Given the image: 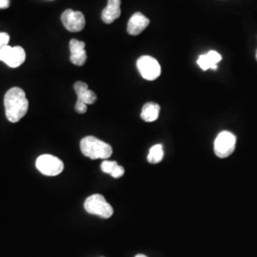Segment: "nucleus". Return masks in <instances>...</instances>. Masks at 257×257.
<instances>
[{
	"label": "nucleus",
	"instance_id": "nucleus-1",
	"mask_svg": "<svg viewBox=\"0 0 257 257\" xmlns=\"http://www.w3.org/2000/svg\"><path fill=\"white\" fill-rule=\"evenodd\" d=\"M4 107L7 119L12 123H17L22 119L29 109L26 93L19 87L10 89L4 96Z\"/></svg>",
	"mask_w": 257,
	"mask_h": 257
},
{
	"label": "nucleus",
	"instance_id": "nucleus-2",
	"mask_svg": "<svg viewBox=\"0 0 257 257\" xmlns=\"http://www.w3.org/2000/svg\"><path fill=\"white\" fill-rule=\"evenodd\" d=\"M80 150L85 156L91 159H108L112 154V149L104 141L94 137H86L80 141Z\"/></svg>",
	"mask_w": 257,
	"mask_h": 257
},
{
	"label": "nucleus",
	"instance_id": "nucleus-3",
	"mask_svg": "<svg viewBox=\"0 0 257 257\" xmlns=\"http://www.w3.org/2000/svg\"><path fill=\"white\" fill-rule=\"evenodd\" d=\"M85 211L90 214L100 216L102 218L108 219L113 214V209L110 204L106 201L102 194H92L89 196L84 203Z\"/></svg>",
	"mask_w": 257,
	"mask_h": 257
},
{
	"label": "nucleus",
	"instance_id": "nucleus-4",
	"mask_svg": "<svg viewBox=\"0 0 257 257\" xmlns=\"http://www.w3.org/2000/svg\"><path fill=\"white\" fill-rule=\"evenodd\" d=\"M37 170L47 176H55L61 174L64 169L63 162L56 156L51 155H42L39 156L36 162Z\"/></svg>",
	"mask_w": 257,
	"mask_h": 257
},
{
	"label": "nucleus",
	"instance_id": "nucleus-5",
	"mask_svg": "<svg viewBox=\"0 0 257 257\" xmlns=\"http://www.w3.org/2000/svg\"><path fill=\"white\" fill-rule=\"evenodd\" d=\"M235 144L236 138L233 134L227 131L221 132L214 141V153L220 158H226L233 153Z\"/></svg>",
	"mask_w": 257,
	"mask_h": 257
},
{
	"label": "nucleus",
	"instance_id": "nucleus-6",
	"mask_svg": "<svg viewBox=\"0 0 257 257\" xmlns=\"http://www.w3.org/2000/svg\"><path fill=\"white\" fill-rule=\"evenodd\" d=\"M138 69L142 77L149 81L156 80V78L159 77L161 74V67L158 63L156 58L149 56V55H143L140 58H138Z\"/></svg>",
	"mask_w": 257,
	"mask_h": 257
},
{
	"label": "nucleus",
	"instance_id": "nucleus-7",
	"mask_svg": "<svg viewBox=\"0 0 257 257\" xmlns=\"http://www.w3.org/2000/svg\"><path fill=\"white\" fill-rule=\"evenodd\" d=\"M26 59V53L22 47H2L0 48V61L11 68H18Z\"/></svg>",
	"mask_w": 257,
	"mask_h": 257
},
{
	"label": "nucleus",
	"instance_id": "nucleus-8",
	"mask_svg": "<svg viewBox=\"0 0 257 257\" xmlns=\"http://www.w3.org/2000/svg\"><path fill=\"white\" fill-rule=\"evenodd\" d=\"M61 21L66 30L72 33L82 31L86 24L82 13L71 9L66 10L61 15Z\"/></svg>",
	"mask_w": 257,
	"mask_h": 257
},
{
	"label": "nucleus",
	"instance_id": "nucleus-9",
	"mask_svg": "<svg viewBox=\"0 0 257 257\" xmlns=\"http://www.w3.org/2000/svg\"><path fill=\"white\" fill-rule=\"evenodd\" d=\"M71 57L70 60L76 66H83L87 61V54L85 51V43L77 39H72L70 41Z\"/></svg>",
	"mask_w": 257,
	"mask_h": 257
},
{
	"label": "nucleus",
	"instance_id": "nucleus-10",
	"mask_svg": "<svg viewBox=\"0 0 257 257\" xmlns=\"http://www.w3.org/2000/svg\"><path fill=\"white\" fill-rule=\"evenodd\" d=\"M150 24V20L141 13H136L128 22L127 31L131 36L140 35Z\"/></svg>",
	"mask_w": 257,
	"mask_h": 257
},
{
	"label": "nucleus",
	"instance_id": "nucleus-11",
	"mask_svg": "<svg viewBox=\"0 0 257 257\" xmlns=\"http://www.w3.org/2000/svg\"><path fill=\"white\" fill-rule=\"evenodd\" d=\"M121 0H108V4L102 11V21L106 24L112 23L121 15Z\"/></svg>",
	"mask_w": 257,
	"mask_h": 257
},
{
	"label": "nucleus",
	"instance_id": "nucleus-12",
	"mask_svg": "<svg viewBox=\"0 0 257 257\" xmlns=\"http://www.w3.org/2000/svg\"><path fill=\"white\" fill-rule=\"evenodd\" d=\"M74 89L76 92L77 99L86 103L87 105H92L96 101L97 99L96 94L91 90H89L88 85L86 83L77 81L74 83Z\"/></svg>",
	"mask_w": 257,
	"mask_h": 257
},
{
	"label": "nucleus",
	"instance_id": "nucleus-13",
	"mask_svg": "<svg viewBox=\"0 0 257 257\" xmlns=\"http://www.w3.org/2000/svg\"><path fill=\"white\" fill-rule=\"evenodd\" d=\"M160 106L155 102H148L146 103L141 111V118L146 122H154L159 116Z\"/></svg>",
	"mask_w": 257,
	"mask_h": 257
},
{
	"label": "nucleus",
	"instance_id": "nucleus-14",
	"mask_svg": "<svg viewBox=\"0 0 257 257\" xmlns=\"http://www.w3.org/2000/svg\"><path fill=\"white\" fill-rule=\"evenodd\" d=\"M163 156H164L163 146L160 144H157L150 149L149 155H148V161L151 164H157L160 161H162Z\"/></svg>",
	"mask_w": 257,
	"mask_h": 257
},
{
	"label": "nucleus",
	"instance_id": "nucleus-15",
	"mask_svg": "<svg viewBox=\"0 0 257 257\" xmlns=\"http://www.w3.org/2000/svg\"><path fill=\"white\" fill-rule=\"evenodd\" d=\"M206 56L208 58L209 63L211 65V70H217V63L220 62L222 56L215 51H210L209 53L206 54Z\"/></svg>",
	"mask_w": 257,
	"mask_h": 257
},
{
	"label": "nucleus",
	"instance_id": "nucleus-16",
	"mask_svg": "<svg viewBox=\"0 0 257 257\" xmlns=\"http://www.w3.org/2000/svg\"><path fill=\"white\" fill-rule=\"evenodd\" d=\"M118 166L116 161H109V160H105L103 161L101 164V170L103 173L105 174H109L111 175V173L114 171V169Z\"/></svg>",
	"mask_w": 257,
	"mask_h": 257
},
{
	"label": "nucleus",
	"instance_id": "nucleus-17",
	"mask_svg": "<svg viewBox=\"0 0 257 257\" xmlns=\"http://www.w3.org/2000/svg\"><path fill=\"white\" fill-rule=\"evenodd\" d=\"M87 106H88V105H87L86 103H84V102L81 101V100L77 99L74 109H75V110H76L78 113L82 114V113H85V112L87 111V109H88Z\"/></svg>",
	"mask_w": 257,
	"mask_h": 257
},
{
	"label": "nucleus",
	"instance_id": "nucleus-18",
	"mask_svg": "<svg viewBox=\"0 0 257 257\" xmlns=\"http://www.w3.org/2000/svg\"><path fill=\"white\" fill-rule=\"evenodd\" d=\"M125 174V170H124V168L122 167V166H117L115 169H114V171L111 173V176L113 177V178H119L121 176H123Z\"/></svg>",
	"mask_w": 257,
	"mask_h": 257
},
{
	"label": "nucleus",
	"instance_id": "nucleus-19",
	"mask_svg": "<svg viewBox=\"0 0 257 257\" xmlns=\"http://www.w3.org/2000/svg\"><path fill=\"white\" fill-rule=\"evenodd\" d=\"M10 37L7 33H0V48L7 46L9 43Z\"/></svg>",
	"mask_w": 257,
	"mask_h": 257
},
{
	"label": "nucleus",
	"instance_id": "nucleus-20",
	"mask_svg": "<svg viewBox=\"0 0 257 257\" xmlns=\"http://www.w3.org/2000/svg\"><path fill=\"white\" fill-rule=\"evenodd\" d=\"M10 6V0H0V10L8 9Z\"/></svg>",
	"mask_w": 257,
	"mask_h": 257
},
{
	"label": "nucleus",
	"instance_id": "nucleus-21",
	"mask_svg": "<svg viewBox=\"0 0 257 257\" xmlns=\"http://www.w3.org/2000/svg\"><path fill=\"white\" fill-rule=\"evenodd\" d=\"M136 257H148V256H146V255H144V254H138V255H137V256Z\"/></svg>",
	"mask_w": 257,
	"mask_h": 257
},
{
	"label": "nucleus",
	"instance_id": "nucleus-22",
	"mask_svg": "<svg viewBox=\"0 0 257 257\" xmlns=\"http://www.w3.org/2000/svg\"><path fill=\"white\" fill-rule=\"evenodd\" d=\"M256 60H257V52H256Z\"/></svg>",
	"mask_w": 257,
	"mask_h": 257
}]
</instances>
